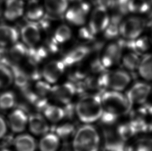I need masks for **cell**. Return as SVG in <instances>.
<instances>
[{"label": "cell", "instance_id": "cell-36", "mask_svg": "<svg viewBox=\"0 0 152 151\" xmlns=\"http://www.w3.org/2000/svg\"><path fill=\"white\" fill-rule=\"evenodd\" d=\"M15 96L13 93L6 92L0 96V108L8 109L14 106L15 104Z\"/></svg>", "mask_w": 152, "mask_h": 151}, {"label": "cell", "instance_id": "cell-21", "mask_svg": "<svg viewBox=\"0 0 152 151\" xmlns=\"http://www.w3.org/2000/svg\"><path fill=\"white\" fill-rule=\"evenodd\" d=\"M42 111L45 118L51 122H59L65 118L64 109L57 105L48 104Z\"/></svg>", "mask_w": 152, "mask_h": 151}, {"label": "cell", "instance_id": "cell-47", "mask_svg": "<svg viewBox=\"0 0 152 151\" xmlns=\"http://www.w3.org/2000/svg\"></svg>", "mask_w": 152, "mask_h": 151}, {"label": "cell", "instance_id": "cell-25", "mask_svg": "<svg viewBox=\"0 0 152 151\" xmlns=\"http://www.w3.org/2000/svg\"><path fill=\"white\" fill-rule=\"evenodd\" d=\"M76 128L74 125L71 123H66L54 127L53 132L57 135L60 139L67 141L74 136L76 133Z\"/></svg>", "mask_w": 152, "mask_h": 151}, {"label": "cell", "instance_id": "cell-40", "mask_svg": "<svg viewBox=\"0 0 152 151\" xmlns=\"http://www.w3.org/2000/svg\"><path fill=\"white\" fill-rule=\"evenodd\" d=\"M79 35L81 38L85 40L91 41L93 40L95 35L91 32L90 29L88 28H83L79 31Z\"/></svg>", "mask_w": 152, "mask_h": 151}, {"label": "cell", "instance_id": "cell-19", "mask_svg": "<svg viewBox=\"0 0 152 151\" xmlns=\"http://www.w3.org/2000/svg\"><path fill=\"white\" fill-rule=\"evenodd\" d=\"M19 34L16 28L7 25H0V46L12 45L18 39Z\"/></svg>", "mask_w": 152, "mask_h": 151}, {"label": "cell", "instance_id": "cell-39", "mask_svg": "<svg viewBox=\"0 0 152 151\" xmlns=\"http://www.w3.org/2000/svg\"><path fill=\"white\" fill-rule=\"evenodd\" d=\"M0 64L7 66L8 67L14 64L10 57L9 49L0 46Z\"/></svg>", "mask_w": 152, "mask_h": 151}, {"label": "cell", "instance_id": "cell-17", "mask_svg": "<svg viewBox=\"0 0 152 151\" xmlns=\"http://www.w3.org/2000/svg\"><path fill=\"white\" fill-rule=\"evenodd\" d=\"M91 52V49L88 47L79 46L66 54L61 60L66 68L82 61Z\"/></svg>", "mask_w": 152, "mask_h": 151}, {"label": "cell", "instance_id": "cell-46", "mask_svg": "<svg viewBox=\"0 0 152 151\" xmlns=\"http://www.w3.org/2000/svg\"></svg>", "mask_w": 152, "mask_h": 151}, {"label": "cell", "instance_id": "cell-34", "mask_svg": "<svg viewBox=\"0 0 152 151\" xmlns=\"http://www.w3.org/2000/svg\"><path fill=\"white\" fill-rule=\"evenodd\" d=\"M51 86L48 82L39 81L35 84V90L33 91L39 97L44 99H48V96H50Z\"/></svg>", "mask_w": 152, "mask_h": 151}, {"label": "cell", "instance_id": "cell-37", "mask_svg": "<svg viewBox=\"0 0 152 151\" xmlns=\"http://www.w3.org/2000/svg\"><path fill=\"white\" fill-rule=\"evenodd\" d=\"M136 114L142 117L150 124H152V105L143 104Z\"/></svg>", "mask_w": 152, "mask_h": 151}, {"label": "cell", "instance_id": "cell-23", "mask_svg": "<svg viewBox=\"0 0 152 151\" xmlns=\"http://www.w3.org/2000/svg\"><path fill=\"white\" fill-rule=\"evenodd\" d=\"M14 143L17 151H35L37 148L35 139L27 134L19 136L15 139Z\"/></svg>", "mask_w": 152, "mask_h": 151}, {"label": "cell", "instance_id": "cell-16", "mask_svg": "<svg viewBox=\"0 0 152 151\" xmlns=\"http://www.w3.org/2000/svg\"><path fill=\"white\" fill-rule=\"evenodd\" d=\"M29 118L23 109L14 111L9 116L10 128L15 133H20L25 130L28 123Z\"/></svg>", "mask_w": 152, "mask_h": 151}, {"label": "cell", "instance_id": "cell-20", "mask_svg": "<svg viewBox=\"0 0 152 151\" xmlns=\"http://www.w3.org/2000/svg\"><path fill=\"white\" fill-rule=\"evenodd\" d=\"M69 0H44L46 10L49 14L60 16L66 12Z\"/></svg>", "mask_w": 152, "mask_h": 151}, {"label": "cell", "instance_id": "cell-13", "mask_svg": "<svg viewBox=\"0 0 152 151\" xmlns=\"http://www.w3.org/2000/svg\"><path fill=\"white\" fill-rule=\"evenodd\" d=\"M89 11V5L86 3H81L66 10V18L68 22L75 25H84L87 15Z\"/></svg>", "mask_w": 152, "mask_h": 151}, {"label": "cell", "instance_id": "cell-2", "mask_svg": "<svg viewBox=\"0 0 152 151\" xmlns=\"http://www.w3.org/2000/svg\"><path fill=\"white\" fill-rule=\"evenodd\" d=\"M100 138L97 129L86 124L76 130L73 137V151H99Z\"/></svg>", "mask_w": 152, "mask_h": 151}, {"label": "cell", "instance_id": "cell-8", "mask_svg": "<svg viewBox=\"0 0 152 151\" xmlns=\"http://www.w3.org/2000/svg\"><path fill=\"white\" fill-rule=\"evenodd\" d=\"M104 148L106 151H133L132 147L127 145L117 135L116 131L109 128L103 129V131Z\"/></svg>", "mask_w": 152, "mask_h": 151}, {"label": "cell", "instance_id": "cell-12", "mask_svg": "<svg viewBox=\"0 0 152 151\" xmlns=\"http://www.w3.org/2000/svg\"><path fill=\"white\" fill-rule=\"evenodd\" d=\"M66 68L61 60L50 62L44 67L42 76L49 83H55L59 79Z\"/></svg>", "mask_w": 152, "mask_h": 151}, {"label": "cell", "instance_id": "cell-15", "mask_svg": "<svg viewBox=\"0 0 152 151\" xmlns=\"http://www.w3.org/2000/svg\"><path fill=\"white\" fill-rule=\"evenodd\" d=\"M124 46L131 51L141 54L147 53L150 50L152 41L147 36H140L134 40L124 41Z\"/></svg>", "mask_w": 152, "mask_h": 151}, {"label": "cell", "instance_id": "cell-35", "mask_svg": "<svg viewBox=\"0 0 152 151\" xmlns=\"http://www.w3.org/2000/svg\"><path fill=\"white\" fill-rule=\"evenodd\" d=\"M114 8L122 16L134 12V0H116Z\"/></svg>", "mask_w": 152, "mask_h": 151}, {"label": "cell", "instance_id": "cell-29", "mask_svg": "<svg viewBox=\"0 0 152 151\" xmlns=\"http://www.w3.org/2000/svg\"><path fill=\"white\" fill-rule=\"evenodd\" d=\"M141 60L138 53L132 51L124 56L122 62L124 66L127 70L134 72L138 70Z\"/></svg>", "mask_w": 152, "mask_h": 151}, {"label": "cell", "instance_id": "cell-30", "mask_svg": "<svg viewBox=\"0 0 152 151\" xmlns=\"http://www.w3.org/2000/svg\"><path fill=\"white\" fill-rule=\"evenodd\" d=\"M37 1H31L26 10V16L30 20L39 21L44 15V9L37 3Z\"/></svg>", "mask_w": 152, "mask_h": 151}, {"label": "cell", "instance_id": "cell-42", "mask_svg": "<svg viewBox=\"0 0 152 151\" xmlns=\"http://www.w3.org/2000/svg\"><path fill=\"white\" fill-rule=\"evenodd\" d=\"M6 125L4 120L0 117V139L4 136L6 132Z\"/></svg>", "mask_w": 152, "mask_h": 151}, {"label": "cell", "instance_id": "cell-7", "mask_svg": "<svg viewBox=\"0 0 152 151\" xmlns=\"http://www.w3.org/2000/svg\"><path fill=\"white\" fill-rule=\"evenodd\" d=\"M110 20L107 10L105 8L97 6L91 16L88 28L94 34L104 32L109 25Z\"/></svg>", "mask_w": 152, "mask_h": 151}, {"label": "cell", "instance_id": "cell-45", "mask_svg": "<svg viewBox=\"0 0 152 151\" xmlns=\"http://www.w3.org/2000/svg\"><path fill=\"white\" fill-rule=\"evenodd\" d=\"M31 1H37V0H31Z\"/></svg>", "mask_w": 152, "mask_h": 151}, {"label": "cell", "instance_id": "cell-18", "mask_svg": "<svg viewBox=\"0 0 152 151\" xmlns=\"http://www.w3.org/2000/svg\"><path fill=\"white\" fill-rule=\"evenodd\" d=\"M24 12V3L22 0H6L4 16L8 20L19 18Z\"/></svg>", "mask_w": 152, "mask_h": 151}, {"label": "cell", "instance_id": "cell-3", "mask_svg": "<svg viewBox=\"0 0 152 151\" xmlns=\"http://www.w3.org/2000/svg\"><path fill=\"white\" fill-rule=\"evenodd\" d=\"M103 110L119 117L131 112L132 104L126 95L113 90L105 91L100 95Z\"/></svg>", "mask_w": 152, "mask_h": 151}, {"label": "cell", "instance_id": "cell-1", "mask_svg": "<svg viewBox=\"0 0 152 151\" xmlns=\"http://www.w3.org/2000/svg\"><path fill=\"white\" fill-rule=\"evenodd\" d=\"M101 94L83 95L75 106V113L80 121L91 124L100 120L103 112Z\"/></svg>", "mask_w": 152, "mask_h": 151}, {"label": "cell", "instance_id": "cell-38", "mask_svg": "<svg viewBox=\"0 0 152 151\" xmlns=\"http://www.w3.org/2000/svg\"><path fill=\"white\" fill-rule=\"evenodd\" d=\"M132 149L133 151H152V139H140L137 141L134 147H132Z\"/></svg>", "mask_w": 152, "mask_h": 151}, {"label": "cell", "instance_id": "cell-28", "mask_svg": "<svg viewBox=\"0 0 152 151\" xmlns=\"http://www.w3.org/2000/svg\"><path fill=\"white\" fill-rule=\"evenodd\" d=\"M28 51V48H27L26 45L22 43L17 42L13 44L12 47L9 49V52L14 64L21 62L25 58H27Z\"/></svg>", "mask_w": 152, "mask_h": 151}, {"label": "cell", "instance_id": "cell-24", "mask_svg": "<svg viewBox=\"0 0 152 151\" xmlns=\"http://www.w3.org/2000/svg\"><path fill=\"white\" fill-rule=\"evenodd\" d=\"M10 68L13 75L14 81L16 85L22 91L28 87L30 79L21 67L15 64L11 66Z\"/></svg>", "mask_w": 152, "mask_h": 151}, {"label": "cell", "instance_id": "cell-22", "mask_svg": "<svg viewBox=\"0 0 152 151\" xmlns=\"http://www.w3.org/2000/svg\"><path fill=\"white\" fill-rule=\"evenodd\" d=\"M60 139L53 132L43 135L39 143L41 151H57L59 149Z\"/></svg>", "mask_w": 152, "mask_h": 151}, {"label": "cell", "instance_id": "cell-44", "mask_svg": "<svg viewBox=\"0 0 152 151\" xmlns=\"http://www.w3.org/2000/svg\"><path fill=\"white\" fill-rule=\"evenodd\" d=\"M60 151H73L72 150H71L70 149H69L67 147H64L63 149H62Z\"/></svg>", "mask_w": 152, "mask_h": 151}, {"label": "cell", "instance_id": "cell-33", "mask_svg": "<svg viewBox=\"0 0 152 151\" xmlns=\"http://www.w3.org/2000/svg\"><path fill=\"white\" fill-rule=\"evenodd\" d=\"M72 36V31L66 25H61L56 31L54 38L59 44H63L70 40Z\"/></svg>", "mask_w": 152, "mask_h": 151}, {"label": "cell", "instance_id": "cell-5", "mask_svg": "<svg viewBox=\"0 0 152 151\" xmlns=\"http://www.w3.org/2000/svg\"><path fill=\"white\" fill-rule=\"evenodd\" d=\"M146 25V21L141 17H129L121 21L119 27V34L126 40H134L141 36Z\"/></svg>", "mask_w": 152, "mask_h": 151}, {"label": "cell", "instance_id": "cell-43", "mask_svg": "<svg viewBox=\"0 0 152 151\" xmlns=\"http://www.w3.org/2000/svg\"><path fill=\"white\" fill-rule=\"evenodd\" d=\"M0 151H9L6 148V145L0 144Z\"/></svg>", "mask_w": 152, "mask_h": 151}, {"label": "cell", "instance_id": "cell-11", "mask_svg": "<svg viewBox=\"0 0 152 151\" xmlns=\"http://www.w3.org/2000/svg\"><path fill=\"white\" fill-rule=\"evenodd\" d=\"M21 36L23 43L29 47H35L41 40V31L37 23H30L23 26Z\"/></svg>", "mask_w": 152, "mask_h": 151}, {"label": "cell", "instance_id": "cell-26", "mask_svg": "<svg viewBox=\"0 0 152 151\" xmlns=\"http://www.w3.org/2000/svg\"><path fill=\"white\" fill-rule=\"evenodd\" d=\"M122 21V15L118 14L111 17L110 23L104 33L106 38H115L119 34V27Z\"/></svg>", "mask_w": 152, "mask_h": 151}, {"label": "cell", "instance_id": "cell-31", "mask_svg": "<svg viewBox=\"0 0 152 151\" xmlns=\"http://www.w3.org/2000/svg\"><path fill=\"white\" fill-rule=\"evenodd\" d=\"M116 131L118 136L125 142L137 134L134 127L130 122L119 125L116 129Z\"/></svg>", "mask_w": 152, "mask_h": 151}, {"label": "cell", "instance_id": "cell-41", "mask_svg": "<svg viewBox=\"0 0 152 151\" xmlns=\"http://www.w3.org/2000/svg\"><path fill=\"white\" fill-rule=\"evenodd\" d=\"M116 0H97L98 6L105 8L107 10L114 8Z\"/></svg>", "mask_w": 152, "mask_h": 151}, {"label": "cell", "instance_id": "cell-6", "mask_svg": "<svg viewBox=\"0 0 152 151\" xmlns=\"http://www.w3.org/2000/svg\"><path fill=\"white\" fill-rule=\"evenodd\" d=\"M77 94L75 84L72 82L54 86L51 88L50 96L56 102L61 104H68Z\"/></svg>", "mask_w": 152, "mask_h": 151}, {"label": "cell", "instance_id": "cell-14", "mask_svg": "<svg viewBox=\"0 0 152 151\" xmlns=\"http://www.w3.org/2000/svg\"><path fill=\"white\" fill-rule=\"evenodd\" d=\"M29 128L31 133L37 136L45 135L50 130L48 120L43 114L33 113L28 119Z\"/></svg>", "mask_w": 152, "mask_h": 151}, {"label": "cell", "instance_id": "cell-27", "mask_svg": "<svg viewBox=\"0 0 152 151\" xmlns=\"http://www.w3.org/2000/svg\"><path fill=\"white\" fill-rule=\"evenodd\" d=\"M138 70L143 79L152 81V53L146 54L141 60Z\"/></svg>", "mask_w": 152, "mask_h": 151}, {"label": "cell", "instance_id": "cell-9", "mask_svg": "<svg viewBox=\"0 0 152 151\" xmlns=\"http://www.w3.org/2000/svg\"><path fill=\"white\" fill-rule=\"evenodd\" d=\"M124 48L123 41L112 43L107 46L100 58L101 63L105 70L111 68L119 61Z\"/></svg>", "mask_w": 152, "mask_h": 151}, {"label": "cell", "instance_id": "cell-10", "mask_svg": "<svg viewBox=\"0 0 152 151\" xmlns=\"http://www.w3.org/2000/svg\"><path fill=\"white\" fill-rule=\"evenodd\" d=\"M151 86L148 83L139 82L132 86L126 95L132 106L134 104H143L150 93Z\"/></svg>", "mask_w": 152, "mask_h": 151}, {"label": "cell", "instance_id": "cell-32", "mask_svg": "<svg viewBox=\"0 0 152 151\" xmlns=\"http://www.w3.org/2000/svg\"><path fill=\"white\" fill-rule=\"evenodd\" d=\"M14 81L12 70L7 66L0 64V88H7Z\"/></svg>", "mask_w": 152, "mask_h": 151}, {"label": "cell", "instance_id": "cell-4", "mask_svg": "<svg viewBox=\"0 0 152 151\" xmlns=\"http://www.w3.org/2000/svg\"><path fill=\"white\" fill-rule=\"evenodd\" d=\"M98 77L99 84L103 91L105 89L121 92L127 88L132 80L129 73L118 70L112 73H101Z\"/></svg>", "mask_w": 152, "mask_h": 151}]
</instances>
